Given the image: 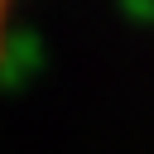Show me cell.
<instances>
[{
  "mask_svg": "<svg viewBox=\"0 0 154 154\" xmlns=\"http://www.w3.org/2000/svg\"><path fill=\"white\" fill-rule=\"evenodd\" d=\"M19 0H0V43H5V29H10V14H14Z\"/></svg>",
  "mask_w": 154,
  "mask_h": 154,
  "instance_id": "1",
  "label": "cell"
}]
</instances>
